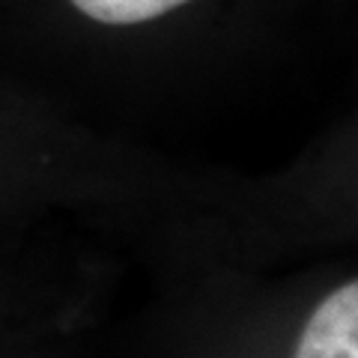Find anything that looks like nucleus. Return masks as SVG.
Instances as JSON below:
<instances>
[{
	"label": "nucleus",
	"instance_id": "f257e3e1",
	"mask_svg": "<svg viewBox=\"0 0 358 358\" xmlns=\"http://www.w3.org/2000/svg\"><path fill=\"white\" fill-rule=\"evenodd\" d=\"M293 358H358V284L346 281L308 317Z\"/></svg>",
	"mask_w": 358,
	"mask_h": 358
},
{
	"label": "nucleus",
	"instance_id": "f03ea898",
	"mask_svg": "<svg viewBox=\"0 0 358 358\" xmlns=\"http://www.w3.org/2000/svg\"><path fill=\"white\" fill-rule=\"evenodd\" d=\"M81 15L110 27L147 24L152 18H162L173 9L192 3V0H69Z\"/></svg>",
	"mask_w": 358,
	"mask_h": 358
}]
</instances>
